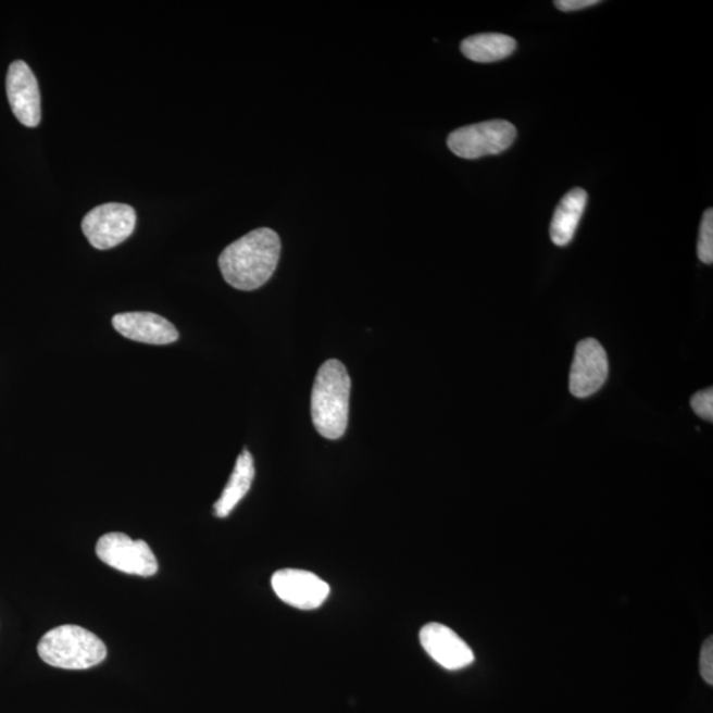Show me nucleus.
Listing matches in <instances>:
<instances>
[{
	"instance_id": "f257e3e1",
	"label": "nucleus",
	"mask_w": 713,
	"mask_h": 713,
	"mask_svg": "<svg viewBox=\"0 0 713 713\" xmlns=\"http://www.w3.org/2000/svg\"><path fill=\"white\" fill-rule=\"evenodd\" d=\"M282 243L278 233L260 227L227 246L218 266L227 285L254 291L272 278L278 266Z\"/></svg>"
},
{
	"instance_id": "f03ea898",
	"label": "nucleus",
	"mask_w": 713,
	"mask_h": 713,
	"mask_svg": "<svg viewBox=\"0 0 713 713\" xmlns=\"http://www.w3.org/2000/svg\"><path fill=\"white\" fill-rule=\"evenodd\" d=\"M352 380L347 367L329 360L318 368L313 384L311 413L313 426L325 439H340L347 431Z\"/></svg>"
},
{
	"instance_id": "7ed1b4c3",
	"label": "nucleus",
	"mask_w": 713,
	"mask_h": 713,
	"mask_svg": "<svg viewBox=\"0 0 713 713\" xmlns=\"http://www.w3.org/2000/svg\"><path fill=\"white\" fill-rule=\"evenodd\" d=\"M47 665L65 670H86L100 665L108 650L95 633L77 625H63L46 633L38 647Z\"/></svg>"
},
{
	"instance_id": "20e7f679",
	"label": "nucleus",
	"mask_w": 713,
	"mask_h": 713,
	"mask_svg": "<svg viewBox=\"0 0 713 713\" xmlns=\"http://www.w3.org/2000/svg\"><path fill=\"white\" fill-rule=\"evenodd\" d=\"M516 128L502 120L479 122L458 128L447 139L448 149L463 159L498 155L514 143Z\"/></svg>"
},
{
	"instance_id": "39448f33",
	"label": "nucleus",
	"mask_w": 713,
	"mask_h": 713,
	"mask_svg": "<svg viewBox=\"0 0 713 713\" xmlns=\"http://www.w3.org/2000/svg\"><path fill=\"white\" fill-rule=\"evenodd\" d=\"M137 225L134 208L120 202L98 205L83 220V232L98 250H109L125 242Z\"/></svg>"
},
{
	"instance_id": "423d86ee",
	"label": "nucleus",
	"mask_w": 713,
	"mask_h": 713,
	"mask_svg": "<svg viewBox=\"0 0 713 713\" xmlns=\"http://www.w3.org/2000/svg\"><path fill=\"white\" fill-rule=\"evenodd\" d=\"M97 556L103 563L128 575L150 577L158 573V561L145 540L122 533L103 535L97 543Z\"/></svg>"
},
{
	"instance_id": "0eeeda50",
	"label": "nucleus",
	"mask_w": 713,
	"mask_h": 713,
	"mask_svg": "<svg viewBox=\"0 0 713 713\" xmlns=\"http://www.w3.org/2000/svg\"><path fill=\"white\" fill-rule=\"evenodd\" d=\"M610 376V361L605 349L595 338L577 343L570 372V391L576 398H588L598 392Z\"/></svg>"
},
{
	"instance_id": "6e6552de",
	"label": "nucleus",
	"mask_w": 713,
	"mask_h": 713,
	"mask_svg": "<svg viewBox=\"0 0 713 713\" xmlns=\"http://www.w3.org/2000/svg\"><path fill=\"white\" fill-rule=\"evenodd\" d=\"M276 596L301 611H313L328 599L330 588L315 574L303 570H279L272 579Z\"/></svg>"
},
{
	"instance_id": "1a4fd4ad",
	"label": "nucleus",
	"mask_w": 713,
	"mask_h": 713,
	"mask_svg": "<svg viewBox=\"0 0 713 713\" xmlns=\"http://www.w3.org/2000/svg\"><path fill=\"white\" fill-rule=\"evenodd\" d=\"M8 96L12 113L22 125L39 126L41 121V98L34 72L24 63H12L8 75Z\"/></svg>"
},
{
	"instance_id": "9d476101",
	"label": "nucleus",
	"mask_w": 713,
	"mask_h": 713,
	"mask_svg": "<svg viewBox=\"0 0 713 713\" xmlns=\"http://www.w3.org/2000/svg\"><path fill=\"white\" fill-rule=\"evenodd\" d=\"M421 643L427 654L447 670H461L475 662L468 643L446 625L431 623L421 630Z\"/></svg>"
},
{
	"instance_id": "9b49d317",
	"label": "nucleus",
	"mask_w": 713,
	"mask_h": 713,
	"mask_svg": "<svg viewBox=\"0 0 713 713\" xmlns=\"http://www.w3.org/2000/svg\"><path fill=\"white\" fill-rule=\"evenodd\" d=\"M113 327L123 337L150 346H168L178 340L175 325L167 318L151 312L118 313L113 317Z\"/></svg>"
},
{
	"instance_id": "f8f14e48",
	"label": "nucleus",
	"mask_w": 713,
	"mask_h": 713,
	"mask_svg": "<svg viewBox=\"0 0 713 713\" xmlns=\"http://www.w3.org/2000/svg\"><path fill=\"white\" fill-rule=\"evenodd\" d=\"M588 195L581 188L570 190L556 208L550 225L551 241L556 246L573 242L577 227H579L583 213L586 211Z\"/></svg>"
},
{
	"instance_id": "ddd939ff",
	"label": "nucleus",
	"mask_w": 713,
	"mask_h": 713,
	"mask_svg": "<svg viewBox=\"0 0 713 713\" xmlns=\"http://www.w3.org/2000/svg\"><path fill=\"white\" fill-rule=\"evenodd\" d=\"M254 459L249 451L245 450L237 459L235 471H233L223 495L214 503V514L218 518H226L238 503L242 501V498L248 495L251 484L254 481Z\"/></svg>"
},
{
	"instance_id": "4468645a",
	"label": "nucleus",
	"mask_w": 713,
	"mask_h": 713,
	"mask_svg": "<svg viewBox=\"0 0 713 713\" xmlns=\"http://www.w3.org/2000/svg\"><path fill=\"white\" fill-rule=\"evenodd\" d=\"M516 41L512 36L502 34H479L470 36L461 42V52L475 63H496L512 57Z\"/></svg>"
},
{
	"instance_id": "2eb2a0df",
	"label": "nucleus",
	"mask_w": 713,
	"mask_h": 713,
	"mask_svg": "<svg viewBox=\"0 0 713 713\" xmlns=\"http://www.w3.org/2000/svg\"><path fill=\"white\" fill-rule=\"evenodd\" d=\"M698 257L705 264L713 263V211L711 208L706 209L702 224H700Z\"/></svg>"
},
{
	"instance_id": "dca6fc26",
	"label": "nucleus",
	"mask_w": 713,
	"mask_h": 713,
	"mask_svg": "<svg viewBox=\"0 0 713 713\" xmlns=\"http://www.w3.org/2000/svg\"><path fill=\"white\" fill-rule=\"evenodd\" d=\"M691 408L693 413L702 417L704 421H713V390L705 389L697 392L691 398Z\"/></svg>"
},
{
	"instance_id": "f3484780",
	"label": "nucleus",
	"mask_w": 713,
	"mask_h": 713,
	"mask_svg": "<svg viewBox=\"0 0 713 713\" xmlns=\"http://www.w3.org/2000/svg\"><path fill=\"white\" fill-rule=\"evenodd\" d=\"M700 674L709 685H713V639H705L700 651Z\"/></svg>"
},
{
	"instance_id": "a211bd4d",
	"label": "nucleus",
	"mask_w": 713,
	"mask_h": 713,
	"mask_svg": "<svg viewBox=\"0 0 713 713\" xmlns=\"http://www.w3.org/2000/svg\"><path fill=\"white\" fill-rule=\"evenodd\" d=\"M600 3V0H558L554 4L558 10L571 12L592 8V5Z\"/></svg>"
}]
</instances>
